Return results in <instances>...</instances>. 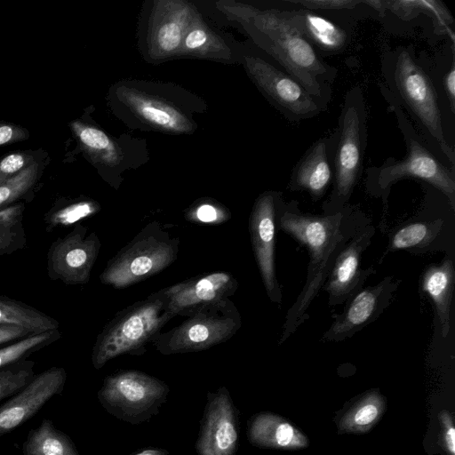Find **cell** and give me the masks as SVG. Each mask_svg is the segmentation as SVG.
Returning <instances> with one entry per match:
<instances>
[{"instance_id": "1", "label": "cell", "mask_w": 455, "mask_h": 455, "mask_svg": "<svg viewBox=\"0 0 455 455\" xmlns=\"http://www.w3.org/2000/svg\"><path fill=\"white\" fill-rule=\"evenodd\" d=\"M217 9L241 25L256 45L271 56L311 95L329 104L337 69L326 63L283 11L219 1Z\"/></svg>"}, {"instance_id": "2", "label": "cell", "mask_w": 455, "mask_h": 455, "mask_svg": "<svg viewBox=\"0 0 455 455\" xmlns=\"http://www.w3.org/2000/svg\"><path fill=\"white\" fill-rule=\"evenodd\" d=\"M381 75L384 97L405 108V114L428 146L455 169V152L446 137L436 87L413 51L398 46L386 52L381 60Z\"/></svg>"}, {"instance_id": "3", "label": "cell", "mask_w": 455, "mask_h": 455, "mask_svg": "<svg viewBox=\"0 0 455 455\" xmlns=\"http://www.w3.org/2000/svg\"><path fill=\"white\" fill-rule=\"evenodd\" d=\"M277 215L281 229L306 245L310 257L306 285L287 314L280 340L284 341L304 321L308 306L323 285L349 235L345 228L343 210L325 216L304 214L293 210L291 204H284L281 198Z\"/></svg>"}, {"instance_id": "4", "label": "cell", "mask_w": 455, "mask_h": 455, "mask_svg": "<svg viewBox=\"0 0 455 455\" xmlns=\"http://www.w3.org/2000/svg\"><path fill=\"white\" fill-rule=\"evenodd\" d=\"M395 113L407 153L402 159L387 158L366 171V187L376 196H384L392 185L404 179H417L433 186L448 198L455 209V169L447 165L428 146L404 110L387 100Z\"/></svg>"}, {"instance_id": "5", "label": "cell", "mask_w": 455, "mask_h": 455, "mask_svg": "<svg viewBox=\"0 0 455 455\" xmlns=\"http://www.w3.org/2000/svg\"><path fill=\"white\" fill-rule=\"evenodd\" d=\"M174 315L169 308L164 288L117 313L97 336L92 363L101 369L122 355H140Z\"/></svg>"}, {"instance_id": "6", "label": "cell", "mask_w": 455, "mask_h": 455, "mask_svg": "<svg viewBox=\"0 0 455 455\" xmlns=\"http://www.w3.org/2000/svg\"><path fill=\"white\" fill-rule=\"evenodd\" d=\"M368 111L360 86L349 89L338 118L332 190L324 208L341 210L360 177L368 140Z\"/></svg>"}, {"instance_id": "7", "label": "cell", "mask_w": 455, "mask_h": 455, "mask_svg": "<svg viewBox=\"0 0 455 455\" xmlns=\"http://www.w3.org/2000/svg\"><path fill=\"white\" fill-rule=\"evenodd\" d=\"M178 251L179 239L158 222H151L108 260L100 282L116 289L141 282L173 263Z\"/></svg>"}, {"instance_id": "8", "label": "cell", "mask_w": 455, "mask_h": 455, "mask_svg": "<svg viewBox=\"0 0 455 455\" xmlns=\"http://www.w3.org/2000/svg\"><path fill=\"white\" fill-rule=\"evenodd\" d=\"M241 315L229 299L213 303L188 316L152 341L162 355L198 352L231 339L241 328Z\"/></svg>"}, {"instance_id": "9", "label": "cell", "mask_w": 455, "mask_h": 455, "mask_svg": "<svg viewBox=\"0 0 455 455\" xmlns=\"http://www.w3.org/2000/svg\"><path fill=\"white\" fill-rule=\"evenodd\" d=\"M169 386L140 371H121L107 376L98 391L101 406L115 418L138 425L159 413L167 401Z\"/></svg>"}, {"instance_id": "10", "label": "cell", "mask_w": 455, "mask_h": 455, "mask_svg": "<svg viewBox=\"0 0 455 455\" xmlns=\"http://www.w3.org/2000/svg\"><path fill=\"white\" fill-rule=\"evenodd\" d=\"M243 64L256 87L289 121L310 119L327 109V104L307 92L288 73L264 59L245 55Z\"/></svg>"}, {"instance_id": "11", "label": "cell", "mask_w": 455, "mask_h": 455, "mask_svg": "<svg viewBox=\"0 0 455 455\" xmlns=\"http://www.w3.org/2000/svg\"><path fill=\"white\" fill-rule=\"evenodd\" d=\"M114 98L124 113L144 128L172 134H189L196 128L181 107L163 95L146 91L142 85H118Z\"/></svg>"}, {"instance_id": "12", "label": "cell", "mask_w": 455, "mask_h": 455, "mask_svg": "<svg viewBox=\"0 0 455 455\" xmlns=\"http://www.w3.org/2000/svg\"><path fill=\"white\" fill-rule=\"evenodd\" d=\"M101 243L94 231L76 223L73 229L58 237L47 252V274L51 280L68 285L85 284L97 260Z\"/></svg>"}, {"instance_id": "13", "label": "cell", "mask_w": 455, "mask_h": 455, "mask_svg": "<svg viewBox=\"0 0 455 455\" xmlns=\"http://www.w3.org/2000/svg\"><path fill=\"white\" fill-rule=\"evenodd\" d=\"M196 8L184 0H155L146 31V56L153 61L178 57Z\"/></svg>"}, {"instance_id": "14", "label": "cell", "mask_w": 455, "mask_h": 455, "mask_svg": "<svg viewBox=\"0 0 455 455\" xmlns=\"http://www.w3.org/2000/svg\"><path fill=\"white\" fill-rule=\"evenodd\" d=\"M239 439L238 413L224 386L207 393L196 443L197 455H235Z\"/></svg>"}, {"instance_id": "15", "label": "cell", "mask_w": 455, "mask_h": 455, "mask_svg": "<svg viewBox=\"0 0 455 455\" xmlns=\"http://www.w3.org/2000/svg\"><path fill=\"white\" fill-rule=\"evenodd\" d=\"M281 194L266 191L256 199L250 216L249 229L258 267L267 296L281 301V291L275 271V220Z\"/></svg>"}, {"instance_id": "16", "label": "cell", "mask_w": 455, "mask_h": 455, "mask_svg": "<svg viewBox=\"0 0 455 455\" xmlns=\"http://www.w3.org/2000/svg\"><path fill=\"white\" fill-rule=\"evenodd\" d=\"M66 370L52 367L35 375L32 380L0 406V435L28 421L54 395L63 392Z\"/></svg>"}, {"instance_id": "17", "label": "cell", "mask_w": 455, "mask_h": 455, "mask_svg": "<svg viewBox=\"0 0 455 455\" xmlns=\"http://www.w3.org/2000/svg\"><path fill=\"white\" fill-rule=\"evenodd\" d=\"M375 230L367 227L357 231L336 256L323 290L331 306L341 304L362 290L365 280L375 273L372 267L360 268L363 251L370 244Z\"/></svg>"}, {"instance_id": "18", "label": "cell", "mask_w": 455, "mask_h": 455, "mask_svg": "<svg viewBox=\"0 0 455 455\" xmlns=\"http://www.w3.org/2000/svg\"><path fill=\"white\" fill-rule=\"evenodd\" d=\"M399 283V280L387 276L378 284L358 291L344 311L333 316L334 321L322 340H343L374 321L390 304Z\"/></svg>"}, {"instance_id": "19", "label": "cell", "mask_w": 455, "mask_h": 455, "mask_svg": "<svg viewBox=\"0 0 455 455\" xmlns=\"http://www.w3.org/2000/svg\"><path fill=\"white\" fill-rule=\"evenodd\" d=\"M238 282L228 272H212L164 288L174 315L189 316L199 308L229 299Z\"/></svg>"}, {"instance_id": "20", "label": "cell", "mask_w": 455, "mask_h": 455, "mask_svg": "<svg viewBox=\"0 0 455 455\" xmlns=\"http://www.w3.org/2000/svg\"><path fill=\"white\" fill-rule=\"evenodd\" d=\"M336 138V130H333L307 148L291 171V190L306 191L315 200L323 197L333 180Z\"/></svg>"}, {"instance_id": "21", "label": "cell", "mask_w": 455, "mask_h": 455, "mask_svg": "<svg viewBox=\"0 0 455 455\" xmlns=\"http://www.w3.org/2000/svg\"><path fill=\"white\" fill-rule=\"evenodd\" d=\"M283 12L320 56L336 55L348 45L350 34L339 23L307 9Z\"/></svg>"}, {"instance_id": "22", "label": "cell", "mask_w": 455, "mask_h": 455, "mask_svg": "<svg viewBox=\"0 0 455 455\" xmlns=\"http://www.w3.org/2000/svg\"><path fill=\"white\" fill-rule=\"evenodd\" d=\"M178 57L231 62L233 53L224 39L206 24L197 11L185 33Z\"/></svg>"}, {"instance_id": "23", "label": "cell", "mask_w": 455, "mask_h": 455, "mask_svg": "<svg viewBox=\"0 0 455 455\" xmlns=\"http://www.w3.org/2000/svg\"><path fill=\"white\" fill-rule=\"evenodd\" d=\"M454 283V267L450 259H444L440 265L429 267L422 277V290L435 303L443 338H446L450 331V312Z\"/></svg>"}, {"instance_id": "24", "label": "cell", "mask_w": 455, "mask_h": 455, "mask_svg": "<svg viewBox=\"0 0 455 455\" xmlns=\"http://www.w3.org/2000/svg\"><path fill=\"white\" fill-rule=\"evenodd\" d=\"M21 451L22 455H80L73 441L47 419L28 432Z\"/></svg>"}, {"instance_id": "25", "label": "cell", "mask_w": 455, "mask_h": 455, "mask_svg": "<svg viewBox=\"0 0 455 455\" xmlns=\"http://www.w3.org/2000/svg\"><path fill=\"white\" fill-rule=\"evenodd\" d=\"M0 324L22 327L34 334L59 330L52 316L21 301L0 295Z\"/></svg>"}, {"instance_id": "26", "label": "cell", "mask_w": 455, "mask_h": 455, "mask_svg": "<svg viewBox=\"0 0 455 455\" xmlns=\"http://www.w3.org/2000/svg\"><path fill=\"white\" fill-rule=\"evenodd\" d=\"M71 127L82 148L95 162L116 166L122 161L118 145L102 130L80 121L73 122Z\"/></svg>"}, {"instance_id": "27", "label": "cell", "mask_w": 455, "mask_h": 455, "mask_svg": "<svg viewBox=\"0 0 455 455\" xmlns=\"http://www.w3.org/2000/svg\"><path fill=\"white\" fill-rule=\"evenodd\" d=\"M383 7L385 12L390 11L402 20H411L420 13H427L434 18L435 27L441 34L449 31V25L453 21L446 6L436 0H384Z\"/></svg>"}, {"instance_id": "28", "label": "cell", "mask_w": 455, "mask_h": 455, "mask_svg": "<svg viewBox=\"0 0 455 455\" xmlns=\"http://www.w3.org/2000/svg\"><path fill=\"white\" fill-rule=\"evenodd\" d=\"M99 210V204L88 198L60 199L44 216L45 229L52 232L56 228L76 224Z\"/></svg>"}, {"instance_id": "29", "label": "cell", "mask_w": 455, "mask_h": 455, "mask_svg": "<svg viewBox=\"0 0 455 455\" xmlns=\"http://www.w3.org/2000/svg\"><path fill=\"white\" fill-rule=\"evenodd\" d=\"M24 211V202L0 210V256L12 254L26 246Z\"/></svg>"}, {"instance_id": "30", "label": "cell", "mask_w": 455, "mask_h": 455, "mask_svg": "<svg viewBox=\"0 0 455 455\" xmlns=\"http://www.w3.org/2000/svg\"><path fill=\"white\" fill-rule=\"evenodd\" d=\"M60 338L59 330L31 334L0 348V370L26 360L32 353Z\"/></svg>"}, {"instance_id": "31", "label": "cell", "mask_w": 455, "mask_h": 455, "mask_svg": "<svg viewBox=\"0 0 455 455\" xmlns=\"http://www.w3.org/2000/svg\"><path fill=\"white\" fill-rule=\"evenodd\" d=\"M39 164L35 163L19 174L0 184V210L9 207L29 196L39 178Z\"/></svg>"}, {"instance_id": "32", "label": "cell", "mask_w": 455, "mask_h": 455, "mask_svg": "<svg viewBox=\"0 0 455 455\" xmlns=\"http://www.w3.org/2000/svg\"><path fill=\"white\" fill-rule=\"evenodd\" d=\"M442 225L443 221L438 220L433 223L417 222L404 226L393 235L390 250L429 245L441 230Z\"/></svg>"}, {"instance_id": "33", "label": "cell", "mask_w": 455, "mask_h": 455, "mask_svg": "<svg viewBox=\"0 0 455 455\" xmlns=\"http://www.w3.org/2000/svg\"><path fill=\"white\" fill-rule=\"evenodd\" d=\"M35 362L23 360L0 370V401L14 395L35 377Z\"/></svg>"}, {"instance_id": "34", "label": "cell", "mask_w": 455, "mask_h": 455, "mask_svg": "<svg viewBox=\"0 0 455 455\" xmlns=\"http://www.w3.org/2000/svg\"><path fill=\"white\" fill-rule=\"evenodd\" d=\"M188 221L196 224L219 225L230 218L229 211L212 199H202L193 204L185 213Z\"/></svg>"}, {"instance_id": "35", "label": "cell", "mask_w": 455, "mask_h": 455, "mask_svg": "<svg viewBox=\"0 0 455 455\" xmlns=\"http://www.w3.org/2000/svg\"><path fill=\"white\" fill-rule=\"evenodd\" d=\"M35 163V156L28 151L13 152L4 156L0 159V184Z\"/></svg>"}, {"instance_id": "36", "label": "cell", "mask_w": 455, "mask_h": 455, "mask_svg": "<svg viewBox=\"0 0 455 455\" xmlns=\"http://www.w3.org/2000/svg\"><path fill=\"white\" fill-rule=\"evenodd\" d=\"M364 0H289L288 3L299 5L310 11H341L353 10L363 4Z\"/></svg>"}, {"instance_id": "37", "label": "cell", "mask_w": 455, "mask_h": 455, "mask_svg": "<svg viewBox=\"0 0 455 455\" xmlns=\"http://www.w3.org/2000/svg\"><path fill=\"white\" fill-rule=\"evenodd\" d=\"M29 132L22 126L0 121V146L28 139Z\"/></svg>"}, {"instance_id": "38", "label": "cell", "mask_w": 455, "mask_h": 455, "mask_svg": "<svg viewBox=\"0 0 455 455\" xmlns=\"http://www.w3.org/2000/svg\"><path fill=\"white\" fill-rule=\"evenodd\" d=\"M443 90L444 92L449 109L455 113V62L452 57L447 72L443 77Z\"/></svg>"}, {"instance_id": "39", "label": "cell", "mask_w": 455, "mask_h": 455, "mask_svg": "<svg viewBox=\"0 0 455 455\" xmlns=\"http://www.w3.org/2000/svg\"><path fill=\"white\" fill-rule=\"evenodd\" d=\"M31 334L34 333L22 327L0 324V345L17 341Z\"/></svg>"}, {"instance_id": "40", "label": "cell", "mask_w": 455, "mask_h": 455, "mask_svg": "<svg viewBox=\"0 0 455 455\" xmlns=\"http://www.w3.org/2000/svg\"><path fill=\"white\" fill-rule=\"evenodd\" d=\"M378 415V409L373 404H366L357 411L355 422L358 426H366L371 423Z\"/></svg>"}, {"instance_id": "41", "label": "cell", "mask_w": 455, "mask_h": 455, "mask_svg": "<svg viewBox=\"0 0 455 455\" xmlns=\"http://www.w3.org/2000/svg\"><path fill=\"white\" fill-rule=\"evenodd\" d=\"M131 455H171V453L164 448L148 447Z\"/></svg>"}, {"instance_id": "42", "label": "cell", "mask_w": 455, "mask_h": 455, "mask_svg": "<svg viewBox=\"0 0 455 455\" xmlns=\"http://www.w3.org/2000/svg\"><path fill=\"white\" fill-rule=\"evenodd\" d=\"M446 443L449 451L451 454H454L455 451V431L452 427L449 428V430L446 433Z\"/></svg>"}]
</instances>
